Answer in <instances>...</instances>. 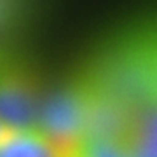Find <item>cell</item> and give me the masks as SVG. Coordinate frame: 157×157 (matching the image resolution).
Listing matches in <instances>:
<instances>
[{"label":"cell","instance_id":"6da1fadb","mask_svg":"<svg viewBox=\"0 0 157 157\" xmlns=\"http://www.w3.org/2000/svg\"><path fill=\"white\" fill-rule=\"evenodd\" d=\"M94 98L87 80L52 94L39 110L37 129L59 148L75 152L78 141L87 133Z\"/></svg>","mask_w":157,"mask_h":157},{"label":"cell","instance_id":"7a4b0ae2","mask_svg":"<svg viewBox=\"0 0 157 157\" xmlns=\"http://www.w3.org/2000/svg\"><path fill=\"white\" fill-rule=\"evenodd\" d=\"M39 100L32 77L0 54V121L16 129L37 128Z\"/></svg>","mask_w":157,"mask_h":157},{"label":"cell","instance_id":"3957f363","mask_svg":"<svg viewBox=\"0 0 157 157\" xmlns=\"http://www.w3.org/2000/svg\"><path fill=\"white\" fill-rule=\"evenodd\" d=\"M73 154L59 148L37 128L16 129L0 147V157H70Z\"/></svg>","mask_w":157,"mask_h":157},{"label":"cell","instance_id":"277c9868","mask_svg":"<svg viewBox=\"0 0 157 157\" xmlns=\"http://www.w3.org/2000/svg\"><path fill=\"white\" fill-rule=\"evenodd\" d=\"M77 157H131L126 141L121 138L87 135L75 148Z\"/></svg>","mask_w":157,"mask_h":157},{"label":"cell","instance_id":"5b68a950","mask_svg":"<svg viewBox=\"0 0 157 157\" xmlns=\"http://www.w3.org/2000/svg\"><path fill=\"white\" fill-rule=\"evenodd\" d=\"M14 133H16V128H12V126L6 124L4 121H0V147L4 145Z\"/></svg>","mask_w":157,"mask_h":157},{"label":"cell","instance_id":"8992f818","mask_svg":"<svg viewBox=\"0 0 157 157\" xmlns=\"http://www.w3.org/2000/svg\"><path fill=\"white\" fill-rule=\"evenodd\" d=\"M70 157H77V155H75V154H73V155H70Z\"/></svg>","mask_w":157,"mask_h":157}]
</instances>
